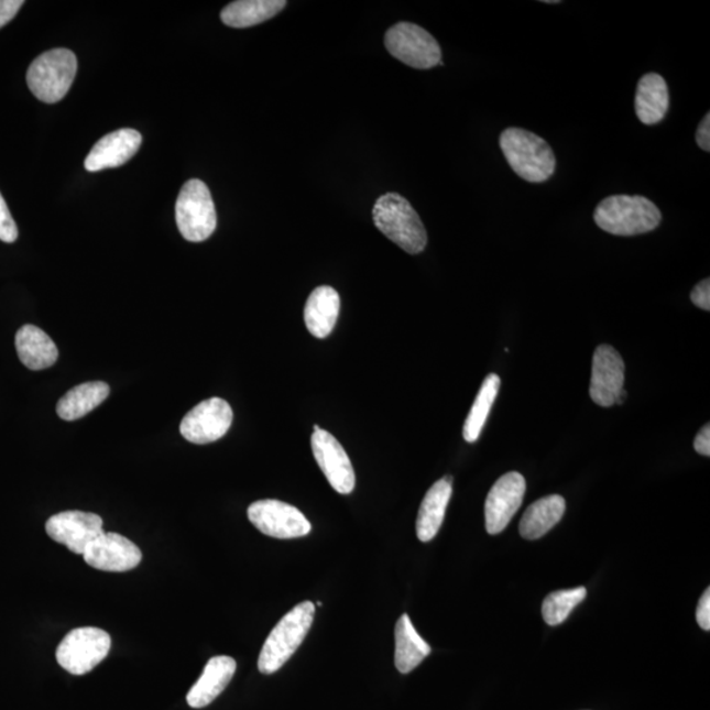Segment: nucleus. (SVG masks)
<instances>
[{"label":"nucleus","instance_id":"obj_1","mask_svg":"<svg viewBox=\"0 0 710 710\" xmlns=\"http://www.w3.org/2000/svg\"><path fill=\"white\" fill-rule=\"evenodd\" d=\"M593 219L597 226L608 233L631 237L657 229L662 221V212L645 196L612 195L599 203Z\"/></svg>","mask_w":710,"mask_h":710},{"label":"nucleus","instance_id":"obj_2","mask_svg":"<svg viewBox=\"0 0 710 710\" xmlns=\"http://www.w3.org/2000/svg\"><path fill=\"white\" fill-rule=\"evenodd\" d=\"M500 148L512 171L531 184H543L556 172L553 149L536 133L509 128L500 134Z\"/></svg>","mask_w":710,"mask_h":710},{"label":"nucleus","instance_id":"obj_3","mask_svg":"<svg viewBox=\"0 0 710 710\" xmlns=\"http://www.w3.org/2000/svg\"><path fill=\"white\" fill-rule=\"evenodd\" d=\"M374 225L387 239L408 254L424 252L428 233L411 203L398 194H385L375 203Z\"/></svg>","mask_w":710,"mask_h":710},{"label":"nucleus","instance_id":"obj_4","mask_svg":"<svg viewBox=\"0 0 710 710\" xmlns=\"http://www.w3.org/2000/svg\"><path fill=\"white\" fill-rule=\"evenodd\" d=\"M314 618L315 605L310 601H304L284 615L263 644L259 658L262 674H274L286 665L307 637Z\"/></svg>","mask_w":710,"mask_h":710},{"label":"nucleus","instance_id":"obj_5","mask_svg":"<svg viewBox=\"0 0 710 710\" xmlns=\"http://www.w3.org/2000/svg\"><path fill=\"white\" fill-rule=\"evenodd\" d=\"M77 67L76 54L57 47L33 61L26 73V84L39 100L50 105L57 103L69 92Z\"/></svg>","mask_w":710,"mask_h":710},{"label":"nucleus","instance_id":"obj_6","mask_svg":"<svg viewBox=\"0 0 710 710\" xmlns=\"http://www.w3.org/2000/svg\"><path fill=\"white\" fill-rule=\"evenodd\" d=\"M175 219L181 234L187 241L201 242L212 236L218 226V216L205 182L192 179L182 187L175 206Z\"/></svg>","mask_w":710,"mask_h":710},{"label":"nucleus","instance_id":"obj_7","mask_svg":"<svg viewBox=\"0 0 710 710\" xmlns=\"http://www.w3.org/2000/svg\"><path fill=\"white\" fill-rule=\"evenodd\" d=\"M110 634L99 627L74 629L57 647L58 665L72 675L92 671L111 651Z\"/></svg>","mask_w":710,"mask_h":710},{"label":"nucleus","instance_id":"obj_8","mask_svg":"<svg viewBox=\"0 0 710 710\" xmlns=\"http://www.w3.org/2000/svg\"><path fill=\"white\" fill-rule=\"evenodd\" d=\"M385 47L414 69H432L441 63L443 52L437 40L428 31L412 23H398L385 33Z\"/></svg>","mask_w":710,"mask_h":710},{"label":"nucleus","instance_id":"obj_9","mask_svg":"<svg viewBox=\"0 0 710 710\" xmlns=\"http://www.w3.org/2000/svg\"><path fill=\"white\" fill-rule=\"evenodd\" d=\"M248 517L269 537L291 539L307 536L310 523L295 506L280 500H259L249 506Z\"/></svg>","mask_w":710,"mask_h":710},{"label":"nucleus","instance_id":"obj_10","mask_svg":"<svg viewBox=\"0 0 710 710\" xmlns=\"http://www.w3.org/2000/svg\"><path fill=\"white\" fill-rule=\"evenodd\" d=\"M233 411L225 398L212 397L201 402L184 417L181 435L188 443L206 445L218 441L231 428Z\"/></svg>","mask_w":710,"mask_h":710},{"label":"nucleus","instance_id":"obj_11","mask_svg":"<svg viewBox=\"0 0 710 710\" xmlns=\"http://www.w3.org/2000/svg\"><path fill=\"white\" fill-rule=\"evenodd\" d=\"M314 430L310 446L317 465L328 479L331 489L341 495H349L356 487V472L347 451L337 438L329 432L323 430L319 425H315Z\"/></svg>","mask_w":710,"mask_h":710},{"label":"nucleus","instance_id":"obj_12","mask_svg":"<svg viewBox=\"0 0 710 710\" xmlns=\"http://www.w3.org/2000/svg\"><path fill=\"white\" fill-rule=\"evenodd\" d=\"M45 531L53 540L77 556H84L92 540L105 533L100 516L80 511L57 513L46 521Z\"/></svg>","mask_w":710,"mask_h":710},{"label":"nucleus","instance_id":"obj_13","mask_svg":"<svg viewBox=\"0 0 710 710\" xmlns=\"http://www.w3.org/2000/svg\"><path fill=\"white\" fill-rule=\"evenodd\" d=\"M526 491L525 478L509 472L493 484L485 500V527L491 536L502 533L520 510Z\"/></svg>","mask_w":710,"mask_h":710},{"label":"nucleus","instance_id":"obj_14","mask_svg":"<svg viewBox=\"0 0 710 710\" xmlns=\"http://www.w3.org/2000/svg\"><path fill=\"white\" fill-rule=\"evenodd\" d=\"M625 363L618 350L600 345L592 360L590 396L600 407L611 408L624 390Z\"/></svg>","mask_w":710,"mask_h":710},{"label":"nucleus","instance_id":"obj_15","mask_svg":"<svg viewBox=\"0 0 710 710\" xmlns=\"http://www.w3.org/2000/svg\"><path fill=\"white\" fill-rule=\"evenodd\" d=\"M85 562L95 570L127 572L136 568L142 553L132 540L118 533H103L92 540L84 556Z\"/></svg>","mask_w":710,"mask_h":710},{"label":"nucleus","instance_id":"obj_16","mask_svg":"<svg viewBox=\"0 0 710 710\" xmlns=\"http://www.w3.org/2000/svg\"><path fill=\"white\" fill-rule=\"evenodd\" d=\"M142 144L140 132L119 130L108 133L94 145L85 161L87 172L95 173L123 166L138 153Z\"/></svg>","mask_w":710,"mask_h":710},{"label":"nucleus","instance_id":"obj_17","mask_svg":"<svg viewBox=\"0 0 710 710\" xmlns=\"http://www.w3.org/2000/svg\"><path fill=\"white\" fill-rule=\"evenodd\" d=\"M236 668V660L227 655L209 659L200 678L187 693V704L195 709L211 704L231 682Z\"/></svg>","mask_w":710,"mask_h":710},{"label":"nucleus","instance_id":"obj_18","mask_svg":"<svg viewBox=\"0 0 710 710\" xmlns=\"http://www.w3.org/2000/svg\"><path fill=\"white\" fill-rule=\"evenodd\" d=\"M341 299L335 288L317 287L310 293L304 308V321L310 335L326 338L335 329L340 314Z\"/></svg>","mask_w":710,"mask_h":710},{"label":"nucleus","instance_id":"obj_19","mask_svg":"<svg viewBox=\"0 0 710 710\" xmlns=\"http://www.w3.org/2000/svg\"><path fill=\"white\" fill-rule=\"evenodd\" d=\"M452 479L445 477L433 484L418 510L416 532L422 543H429L437 536L451 499Z\"/></svg>","mask_w":710,"mask_h":710},{"label":"nucleus","instance_id":"obj_20","mask_svg":"<svg viewBox=\"0 0 710 710\" xmlns=\"http://www.w3.org/2000/svg\"><path fill=\"white\" fill-rule=\"evenodd\" d=\"M635 113L642 124L655 125L666 118L669 94L666 80L657 73H648L640 79L635 92Z\"/></svg>","mask_w":710,"mask_h":710},{"label":"nucleus","instance_id":"obj_21","mask_svg":"<svg viewBox=\"0 0 710 710\" xmlns=\"http://www.w3.org/2000/svg\"><path fill=\"white\" fill-rule=\"evenodd\" d=\"M15 347L20 361L30 370L52 368L58 360L56 343L35 326H24L18 330Z\"/></svg>","mask_w":710,"mask_h":710},{"label":"nucleus","instance_id":"obj_22","mask_svg":"<svg viewBox=\"0 0 710 710\" xmlns=\"http://www.w3.org/2000/svg\"><path fill=\"white\" fill-rule=\"evenodd\" d=\"M395 666L398 673L409 674L432 653V648L417 633L408 614H403L395 627Z\"/></svg>","mask_w":710,"mask_h":710},{"label":"nucleus","instance_id":"obj_23","mask_svg":"<svg viewBox=\"0 0 710 710\" xmlns=\"http://www.w3.org/2000/svg\"><path fill=\"white\" fill-rule=\"evenodd\" d=\"M566 512V500L551 495L537 500L524 513L520 521V534L525 539H538L550 532Z\"/></svg>","mask_w":710,"mask_h":710},{"label":"nucleus","instance_id":"obj_24","mask_svg":"<svg viewBox=\"0 0 710 710\" xmlns=\"http://www.w3.org/2000/svg\"><path fill=\"white\" fill-rule=\"evenodd\" d=\"M110 395L105 382H87L72 389L57 404V414L65 422L78 420L99 407Z\"/></svg>","mask_w":710,"mask_h":710},{"label":"nucleus","instance_id":"obj_25","mask_svg":"<svg viewBox=\"0 0 710 710\" xmlns=\"http://www.w3.org/2000/svg\"><path fill=\"white\" fill-rule=\"evenodd\" d=\"M286 6L284 0H237L221 11V20L232 29H248L267 22Z\"/></svg>","mask_w":710,"mask_h":710},{"label":"nucleus","instance_id":"obj_26","mask_svg":"<svg viewBox=\"0 0 710 710\" xmlns=\"http://www.w3.org/2000/svg\"><path fill=\"white\" fill-rule=\"evenodd\" d=\"M500 384L499 375L490 374L484 379L482 387H480L479 394L473 402L470 414L466 418L463 425V438L466 441L472 444L477 443L482 433L487 418L490 416L493 403H495Z\"/></svg>","mask_w":710,"mask_h":710},{"label":"nucleus","instance_id":"obj_27","mask_svg":"<svg viewBox=\"0 0 710 710\" xmlns=\"http://www.w3.org/2000/svg\"><path fill=\"white\" fill-rule=\"evenodd\" d=\"M587 598L585 587L553 592L546 597L543 604V615L547 625L557 626L568 619V615Z\"/></svg>","mask_w":710,"mask_h":710},{"label":"nucleus","instance_id":"obj_28","mask_svg":"<svg viewBox=\"0 0 710 710\" xmlns=\"http://www.w3.org/2000/svg\"><path fill=\"white\" fill-rule=\"evenodd\" d=\"M18 227L12 219L9 207H7L2 194H0V240L12 243L18 240Z\"/></svg>","mask_w":710,"mask_h":710},{"label":"nucleus","instance_id":"obj_29","mask_svg":"<svg viewBox=\"0 0 710 710\" xmlns=\"http://www.w3.org/2000/svg\"><path fill=\"white\" fill-rule=\"evenodd\" d=\"M691 301L696 307L700 309H710V281L709 278L701 281L698 286L692 290Z\"/></svg>","mask_w":710,"mask_h":710},{"label":"nucleus","instance_id":"obj_30","mask_svg":"<svg viewBox=\"0 0 710 710\" xmlns=\"http://www.w3.org/2000/svg\"><path fill=\"white\" fill-rule=\"evenodd\" d=\"M23 4V0H0V29L17 17Z\"/></svg>","mask_w":710,"mask_h":710},{"label":"nucleus","instance_id":"obj_31","mask_svg":"<svg viewBox=\"0 0 710 710\" xmlns=\"http://www.w3.org/2000/svg\"><path fill=\"white\" fill-rule=\"evenodd\" d=\"M696 620H698V624L700 625L701 629H704V631H709L710 629V590H708L702 593V597L699 601L698 605V612H696Z\"/></svg>","mask_w":710,"mask_h":710},{"label":"nucleus","instance_id":"obj_32","mask_svg":"<svg viewBox=\"0 0 710 710\" xmlns=\"http://www.w3.org/2000/svg\"><path fill=\"white\" fill-rule=\"evenodd\" d=\"M696 142H698L702 151H710V113H707L706 118L702 119L698 132H696Z\"/></svg>","mask_w":710,"mask_h":710},{"label":"nucleus","instance_id":"obj_33","mask_svg":"<svg viewBox=\"0 0 710 710\" xmlns=\"http://www.w3.org/2000/svg\"><path fill=\"white\" fill-rule=\"evenodd\" d=\"M693 448L699 452L700 456L709 457L710 456V425L707 424L704 428L699 432V435L696 436Z\"/></svg>","mask_w":710,"mask_h":710},{"label":"nucleus","instance_id":"obj_34","mask_svg":"<svg viewBox=\"0 0 710 710\" xmlns=\"http://www.w3.org/2000/svg\"><path fill=\"white\" fill-rule=\"evenodd\" d=\"M544 3H547V4H558V3H559V0H545V2H544Z\"/></svg>","mask_w":710,"mask_h":710}]
</instances>
